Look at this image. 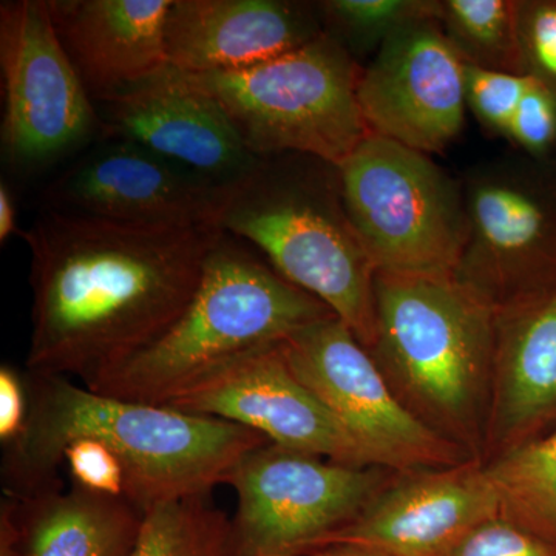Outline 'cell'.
I'll return each instance as SVG.
<instances>
[{
  "label": "cell",
  "instance_id": "obj_23",
  "mask_svg": "<svg viewBox=\"0 0 556 556\" xmlns=\"http://www.w3.org/2000/svg\"><path fill=\"white\" fill-rule=\"evenodd\" d=\"M130 556H230V519L206 495L149 508Z\"/></svg>",
  "mask_w": 556,
  "mask_h": 556
},
{
  "label": "cell",
  "instance_id": "obj_7",
  "mask_svg": "<svg viewBox=\"0 0 556 556\" xmlns=\"http://www.w3.org/2000/svg\"><path fill=\"white\" fill-rule=\"evenodd\" d=\"M338 170L348 219L378 273L455 276L466 200L427 153L371 134Z\"/></svg>",
  "mask_w": 556,
  "mask_h": 556
},
{
  "label": "cell",
  "instance_id": "obj_33",
  "mask_svg": "<svg viewBox=\"0 0 556 556\" xmlns=\"http://www.w3.org/2000/svg\"><path fill=\"white\" fill-rule=\"evenodd\" d=\"M308 556H387L372 548L354 546V544H328L311 552Z\"/></svg>",
  "mask_w": 556,
  "mask_h": 556
},
{
  "label": "cell",
  "instance_id": "obj_24",
  "mask_svg": "<svg viewBox=\"0 0 556 556\" xmlns=\"http://www.w3.org/2000/svg\"><path fill=\"white\" fill-rule=\"evenodd\" d=\"M316 5L324 30L351 54L354 47L382 46L399 28L433 11V2L415 0H328Z\"/></svg>",
  "mask_w": 556,
  "mask_h": 556
},
{
  "label": "cell",
  "instance_id": "obj_25",
  "mask_svg": "<svg viewBox=\"0 0 556 556\" xmlns=\"http://www.w3.org/2000/svg\"><path fill=\"white\" fill-rule=\"evenodd\" d=\"M532 76L466 64L467 105L489 129L506 135Z\"/></svg>",
  "mask_w": 556,
  "mask_h": 556
},
{
  "label": "cell",
  "instance_id": "obj_26",
  "mask_svg": "<svg viewBox=\"0 0 556 556\" xmlns=\"http://www.w3.org/2000/svg\"><path fill=\"white\" fill-rule=\"evenodd\" d=\"M519 39L527 75L556 94V0L519 2Z\"/></svg>",
  "mask_w": 556,
  "mask_h": 556
},
{
  "label": "cell",
  "instance_id": "obj_15",
  "mask_svg": "<svg viewBox=\"0 0 556 556\" xmlns=\"http://www.w3.org/2000/svg\"><path fill=\"white\" fill-rule=\"evenodd\" d=\"M497 515L500 500L485 464L468 459L402 473L318 547L354 544L387 556H450L471 530Z\"/></svg>",
  "mask_w": 556,
  "mask_h": 556
},
{
  "label": "cell",
  "instance_id": "obj_17",
  "mask_svg": "<svg viewBox=\"0 0 556 556\" xmlns=\"http://www.w3.org/2000/svg\"><path fill=\"white\" fill-rule=\"evenodd\" d=\"M325 33L314 3L285 0H172L166 53L189 73L236 72L276 60Z\"/></svg>",
  "mask_w": 556,
  "mask_h": 556
},
{
  "label": "cell",
  "instance_id": "obj_10",
  "mask_svg": "<svg viewBox=\"0 0 556 556\" xmlns=\"http://www.w3.org/2000/svg\"><path fill=\"white\" fill-rule=\"evenodd\" d=\"M280 350L292 375L367 450L376 466L408 473L477 459L399 401L371 353L339 317L300 329L280 342Z\"/></svg>",
  "mask_w": 556,
  "mask_h": 556
},
{
  "label": "cell",
  "instance_id": "obj_5",
  "mask_svg": "<svg viewBox=\"0 0 556 556\" xmlns=\"http://www.w3.org/2000/svg\"><path fill=\"white\" fill-rule=\"evenodd\" d=\"M219 228L265 254L285 280L328 306L371 350L378 270L343 206L339 170L305 155H278L232 188Z\"/></svg>",
  "mask_w": 556,
  "mask_h": 556
},
{
  "label": "cell",
  "instance_id": "obj_30",
  "mask_svg": "<svg viewBox=\"0 0 556 556\" xmlns=\"http://www.w3.org/2000/svg\"><path fill=\"white\" fill-rule=\"evenodd\" d=\"M28 391L25 372L9 364L0 368V442L3 448L21 438L27 424Z\"/></svg>",
  "mask_w": 556,
  "mask_h": 556
},
{
  "label": "cell",
  "instance_id": "obj_20",
  "mask_svg": "<svg viewBox=\"0 0 556 556\" xmlns=\"http://www.w3.org/2000/svg\"><path fill=\"white\" fill-rule=\"evenodd\" d=\"M9 500L20 556H130L144 522L129 501L73 484Z\"/></svg>",
  "mask_w": 556,
  "mask_h": 556
},
{
  "label": "cell",
  "instance_id": "obj_3",
  "mask_svg": "<svg viewBox=\"0 0 556 556\" xmlns=\"http://www.w3.org/2000/svg\"><path fill=\"white\" fill-rule=\"evenodd\" d=\"M371 353L399 401L453 444L485 442L497 309L457 278H375ZM478 459V457H477Z\"/></svg>",
  "mask_w": 556,
  "mask_h": 556
},
{
  "label": "cell",
  "instance_id": "obj_12",
  "mask_svg": "<svg viewBox=\"0 0 556 556\" xmlns=\"http://www.w3.org/2000/svg\"><path fill=\"white\" fill-rule=\"evenodd\" d=\"M236 185H222L119 139L76 161L43 192L47 211L146 226H218Z\"/></svg>",
  "mask_w": 556,
  "mask_h": 556
},
{
  "label": "cell",
  "instance_id": "obj_4",
  "mask_svg": "<svg viewBox=\"0 0 556 556\" xmlns=\"http://www.w3.org/2000/svg\"><path fill=\"white\" fill-rule=\"evenodd\" d=\"M332 316L325 303L223 230L178 320L152 345L84 387L123 401L166 405L232 362Z\"/></svg>",
  "mask_w": 556,
  "mask_h": 556
},
{
  "label": "cell",
  "instance_id": "obj_29",
  "mask_svg": "<svg viewBox=\"0 0 556 556\" xmlns=\"http://www.w3.org/2000/svg\"><path fill=\"white\" fill-rule=\"evenodd\" d=\"M450 556H556V547L497 515L471 530Z\"/></svg>",
  "mask_w": 556,
  "mask_h": 556
},
{
  "label": "cell",
  "instance_id": "obj_8",
  "mask_svg": "<svg viewBox=\"0 0 556 556\" xmlns=\"http://www.w3.org/2000/svg\"><path fill=\"white\" fill-rule=\"evenodd\" d=\"M226 484L237 493L230 556H308L386 486L378 467H351L265 442Z\"/></svg>",
  "mask_w": 556,
  "mask_h": 556
},
{
  "label": "cell",
  "instance_id": "obj_28",
  "mask_svg": "<svg viewBox=\"0 0 556 556\" xmlns=\"http://www.w3.org/2000/svg\"><path fill=\"white\" fill-rule=\"evenodd\" d=\"M506 137L530 155H547L556 148V94L533 76Z\"/></svg>",
  "mask_w": 556,
  "mask_h": 556
},
{
  "label": "cell",
  "instance_id": "obj_16",
  "mask_svg": "<svg viewBox=\"0 0 556 556\" xmlns=\"http://www.w3.org/2000/svg\"><path fill=\"white\" fill-rule=\"evenodd\" d=\"M101 104V139L134 142L212 181L237 185L262 161L218 102L172 65Z\"/></svg>",
  "mask_w": 556,
  "mask_h": 556
},
{
  "label": "cell",
  "instance_id": "obj_13",
  "mask_svg": "<svg viewBox=\"0 0 556 556\" xmlns=\"http://www.w3.org/2000/svg\"><path fill=\"white\" fill-rule=\"evenodd\" d=\"M467 237L455 270L497 311L556 289V195L490 174L464 192Z\"/></svg>",
  "mask_w": 556,
  "mask_h": 556
},
{
  "label": "cell",
  "instance_id": "obj_1",
  "mask_svg": "<svg viewBox=\"0 0 556 556\" xmlns=\"http://www.w3.org/2000/svg\"><path fill=\"white\" fill-rule=\"evenodd\" d=\"M222 233L46 208L22 232L31 254L27 371L86 386L152 345L188 308Z\"/></svg>",
  "mask_w": 556,
  "mask_h": 556
},
{
  "label": "cell",
  "instance_id": "obj_21",
  "mask_svg": "<svg viewBox=\"0 0 556 556\" xmlns=\"http://www.w3.org/2000/svg\"><path fill=\"white\" fill-rule=\"evenodd\" d=\"M500 515L556 547V430L485 463Z\"/></svg>",
  "mask_w": 556,
  "mask_h": 556
},
{
  "label": "cell",
  "instance_id": "obj_2",
  "mask_svg": "<svg viewBox=\"0 0 556 556\" xmlns=\"http://www.w3.org/2000/svg\"><path fill=\"white\" fill-rule=\"evenodd\" d=\"M28 416L24 431L3 448L9 496L62 485V452L76 439H94L123 464L127 501L141 511L206 495L226 484L249 450L269 442L257 431L167 405L94 393L65 376L25 371Z\"/></svg>",
  "mask_w": 556,
  "mask_h": 556
},
{
  "label": "cell",
  "instance_id": "obj_18",
  "mask_svg": "<svg viewBox=\"0 0 556 556\" xmlns=\"http://www.w3.org/2000/svg\"><path fill=\"white\" fill-rule=\"evenodd\" d=\"M172 0H49L65 53L93 101L105 102L169 65Z\"/></svg>",
  "mask_w": 556,
  "mask_h": 556
},
{
  "label": "cell",
  "instance_id": "obj_6",
  "mask_svg": "<svg viewBox=\"0 0 556 556\" xmlns=\"http://www.w3.org/2000/svg\"><path fill=\"white\" fill-rule=\"evenodd\" d=\"M361 73L325 31L252 67L186 75L218 102L257 159L305 155L339 167L371 135L357 100Z\"/></svg>",
  "mask_w": 556,
  "mask_h": 556
},
{
  "label": "cell",
  "instance_id": "obj_11",
  "mask_svg": "<svg viewBox=\"0 0 556 556\" xmlns=\"http://www.w3.org/2000/svg\"><path fill=\"white\" fill-rule=\"evenodd\" d=\"M357 100L372 135L417 152H442L459 137L466 123V62L433 11L388 36L378 56L362 68Z\"/></svg>",
  "mask_w": 556,
  "mask_h": 556
},
{
  "label": "cell",
  "instance_id": "obj_27",
  "mask_svg": "<svg viewBox=\"0 0 556 556\" xmlns=\"http://www.w3.org/2000/svg\"><path fill=\"white\" fill-rule=\"evenodd\" d=\"M67 464L72 484L127 501L126 470L118 457L94 439H76L62 452V464Z\"/></svg>",
  "mask_w": 556,
  "mask_h": 556
},
{
  "label": "cell",
  "instance_id": "obj_19",
  "mask_svg": "<svg viewBox=\"0 0 556 556\" xmlns=\"http://www.w3.org/2000/svg\"><path fill=\"white\" fill-rule=\"evenodd\" d=\"M554 430L556 289L497 311L485 444L501 455Z\"/></svg>",
  "mask_w": 556,
  "mask_h": 556
},
{
  "label": "cell",
  "instance_id": "obj_32",
  "mask_svg": "<svg viewBox=\"0 0 556 556\" xmlns=\"http://www.w3.org/2000/svg\"><path fill=\"white\" fill-rule=\"evenodd\" d=\"M0 556H20L16 525L9 497L0 506Z\"/></svg>",
  "mask_w": 556,
  "mask_h": 556
},
{
  "label": "cell",
  "instance_id": "obj_14",
  "mask_svg": "<svg viewBox=\"0 0 556 556\" xmlns=\"http://www.w3.org/2000/svg\"><path fill=\"white\" fill-rule=\"evenodd\" d=\"M167 407L257 431L273 444L351 467H378L289 369L280 343L232 362Z\"/></svg>",
  "mask_w": 556,
  "mask_h": 556
},
{
  "label": "cell",
  "instance_id": "obj_22",
  "mask_svg": "<svg viewBox=\"0 0 556 556\" xmlns=\"http://www.w3.org/2000/svg\"><path fill=\"white\" fill-rule=\"evenodd\" d=\"M433 14L466 64L527 75L519 39V2L444 0L434 2Z\"/></svg>",
  "mask_w": 556,
  "mask_h": 556
},
{
  "label": "cell",
  "instance_id": "obj_9",
  "mask_svg": "<svg viewBox=\"0 0 556 556\" xmlns=\"http://www.w3.org/2000/svg\"><path fill=\"white\" fill-rule=\"evenodd\" d=\"M2 153L10 167L42 169L102 137L101 113L51 21L49 2L0 5Z\"/></svg>",
  "mask_w": 556,
  "mask_h": 556
},
{
  "label": "cell",
  "instance_id": "obj_31",
  "mask_svg": "<svg viewBox=\"0 0 556 556\" xmlns=\"http://www.w3.org/2000/svg\"><path fill=\"white\" fill-rule=\"evenodd\" d=\"M16 222V203H14L13 193L10 186L2 181L0 182V241L2 243L21 233Z\"/></svg>",
  "mask_w": 556,
  "mask_h": 556
}]
</instances>
